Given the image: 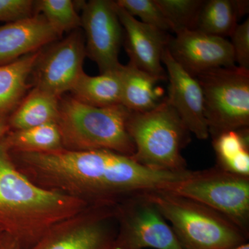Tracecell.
Returning <instances> with one entry per match:
<instances>
[{
	"label": "cell",
	"mask_w": 249,
	"mask_h": 249,
	"mask_svg": "<svg viewBox=\"0 0 249 249\" xmlns=\"http://www.w3.org/2000/svg\"><path fill=\"white\" fill-rule=\"evenodd\" d=\"M32 182L90 205H115L137 193L161 191L188 171L150 169L131 157L106 150L9 153Z\"/></svg>",
	"instance_id": "cell-1"
},
{
	"label": "cell",
	"mask_w": 249,
	"mask_h": 249,
	"mask_svg": "<svg viewBox=\"0 0 249 249\" xmlns=\"http://www.w3.org/2000/svg\"><path fill=\"white\" fill-rule=\"evenodd\" d=\"M90 206L32 182L18 170L0 142V229L19 249H29L49 229Z\"/></svg>",
	"instance_id": "cell-2"
},
{
	"label": "cell",
	"mask_w": 249,
	"mask_h": 249,
	"mask_svg": "<svg viewBox=\"0 0 249 249\" xmlns=\"http://www.w3.org/2000/svg\"><path fill=\"white\" fill-rule=\"evenodd\" d=\"M130 113L122 105L97 107L74 97L60 99L56 124L64 148L110 150L132 157L135 147L127 127Z\"/></svg>",
	"instance_id": "cell-3"
},
{
	"label": "cell",
	"mask_w": 249,
	"mask_h": 249,
	"mask_svg": "<svg viewBox=\"0 0 249 249\" xmlns=\"http://www.w3.org/2000/svg\"><path fill=\"white\" fill-rule=\"evenodd\" d=\"M184 249H231L248 242L234 223L207 206L168 192H145Z\"/></svg>",
	"instance_id": "cell-4"
},
{
	"label": "cell",
	"mask_w": 249,
	"mask_h": 249,
	"mask_svg": "<svg viewBox=\"0 0 249 249\" xmlns=\"http://www.w3.org/2000/svg\"><path fill=\"white\" fill-rule=\"evenodd\" d=\"M127 127L135 147L132 158L139 164L160 171L188 170L181 151L191 133L166 98L151 111L131 112Z\"/></svg>",
	"instance_id": "cell-5"
},
{
	"label": "cell",
	"mask_w": 249,
	"mask_h": 249,
	"mask_svg": "<svg viewBox=\"0 0 249 249\" xmlns=\"http://www.w3.org/2000/svg\"><path fill=\"white\" fill-rule=\"evenodd\" d=\"M162 191L200 203L227 217L249 237V177L225 171L217 166L190 171L169 183Z\"/></svg>",
	"instance_id": "cell-6"
},
{
	"label": "cell",
	"mask_w": 249,
	"mask_h": 249,
	"mask_svg": "<svg viewBox=\"0 0 249 249\" xmlns=\"http://www.w3.org/2000/svg\"><path fill=\"white\" fill-rule=\"evenodd\" d=\"M204 94V112L212 137L249 126V70L237 65L196 77Z\"/></svg>",
	"instance_id": "cell-7"
},
{
	"label": "cell",
	"mask_w": 249,
	"mask_h": 249,
	"mask_svg": "<svg viewBox=\"0 0 249 249\" xmlns=\"http://www.w3.org/2000/svg\"><path fill=\"white\" fill-rule=\"evenodd\" d=\"M115 249H184L145 193L127 196L114 207Z\"/></svg>",
	"instance_id": "cell-8"
},
{
	"label": "cell",
	"mask_w": 249,
	"mask_h": 249,
	"mask_svg": "<svg viewBox=\"0 0 249 249\" xmlns=\"http://www.w3.org/2000/svg\"><path fill=\"white\" fill-rule=\"evenodd\" d=\"M115 205H90L51 228L29 249H115Z\"/></svg>",
	"instance_id": "cell-9"
},
{
	"label": "cell",
	"mask_w": 249,
	"mask_h": 249,
	"mask_svg": "<svg viewBox=\"0 0 249 249\" xmlns=\"http://www.w3.org/2000/svg\"><path fill=\"white\" fill-rule=\"evenodd\" d=\"M80 20L85 34L86 53L96 62L101 73L119 70L124 30L115 1L91 0L85 3Z\"/></svg>",
	"instance_id": "cell-10"
},
{
	"label": "cell",
	"mask_w": 249,
	"mask_h": 249,
	"mask_svg": "<svg viewBox=\"0 0 249 249\" xmlns=\"http://www.w3.org/2000/svg\"><path fill=\"white\" fill-rule=\"evenodd\" d=\"M86 55L84 37L79 31H72L41 55L35 67L36 88L58 98L71 91L84 72Z\"/></svg>",
	"instance_id": "cell-11"
},
{
	"label": "cell",
	"mask_w": 249,
	"mask_h": 249,
	"mask_svg": "<svg viewBox=\"0 0 249 249\" xmlns=\"http://www.w3.org/2000/svg\"><path fill=\"white\" fill-rule=\"evenodd\" d=\"M168 49L175 61L195 78L215 69L235 66L231 45L225 37L184 29L170 37Z\"/></svg>",
	"instance_id": "cell-12"
},
{
	"label": "cell",
	"mask_w": 249,
	"mask_h": 249,
	"mask_svg": "<svg viewBox=\"0 0 249 249\" xmlns=\"http://www.w3.org/2000/svg\"><path fill=\"white\" fill-rule=\"evenodd\" d=\"M161 61L166 67L169 80L166 101L190 133L200 140L207 139L210 134L205 116L204 94L199 81L175 61L168 47L163 52Z\"/></svg>",
	"instance_id": "cell-13"
},
{
	"label": "cell",
	"mask_w": 249,
	"mask_h": 249,
	"mask_svg": "<svg viewBox=\"0 0 249 249\" xmlns=\"http://www.w3.org/2000/svg\"><path fill=\"white\" fill-rule=\"evenodd\" d=\"M116 5V14L125 35V48L129 63L163 80L168 79L161 58L170 37L167 32L144 24L120 6Z\"/></svg>",
	"instance_id": "cell-14"
},
{
	"label": "cell",
	"mask_w": 249,
	"mask_h": 249,
	"mask_svg": "<svg viewBox=\"0 0 249 249\" xmlns=\"http://www.w3.org/2000/svg\"><path fill=\"white\" fill-rule=\"evenodd\" d=\"M60 37L40 14L1 26L0 65L37 52Z\"/></svg>",
	"instance_id": "cell-15"
},
{
	"label": "cell",
	"mask_w": 249,
	"mask_h": 249,
	"mask_svg": "<svg viewBox=\"0 0 249 249\" xmlns=\"http://www.w3.org/2000/svg\"><path fill=\"white\" fill-rule=\"evenodd\" d=\"M121 105L130 112L143 113L157 107L164 98L158 85L163 80L132 64L121 65Z\"/></svg>",
	"instance_id": "cell-16"
},
{
	"label": "cell",
	"mask_w": 249,
	"mask_h": 249,
	"mask_svg": "<svg viewBox=\"0 0 249 249\" xmlns=\"http://www.w3.org/2000/svg\"><path fill=\"white\" fill-rule=\"evenodd\" d=\"M41 55L42 52L39 50L0 65V119H6L22 102L28 88V78Z\"/></svg>",
	"instance_id": "cell-17"
},
{
	"label": "cell",
	"mask_w": 249,
	"mask_h": 249,
	"mask_svg": "<svg viewBox=\"0 0 249 249\" xmlns=\"http://www.w3.org/2000/svg\"><path fill=\"white\" fill-rule=\"evenodd\" d=\"M249 1L208 0L201 5L193 30L224 37L231 35L237 20L248 13Z\"/></svg>",
	"instance_id": "cell-18"
},
{
	"label": "cell",
	"mask_w": 249,
	"mask_h": 249,
	"mask_svg": "<svg viewBox=\"0 0 249 249\" xmlns=\"http://www.w3.org/2000/svg\"><path fill=\"white\" fill-rule=\"evenodd\" d=\"M60 99L35 87L11 114L8 120L10 130L56 124Z\"/></svg>",
	"instance_id": "cell-19"
},
{
	"label": "cell",
	"mask_w": 249,
	"mask_h": 249,
	"mask_svg": "<svg viewBox=\"0 0 249 249\" xmlns=\"http://www.w3.org/2000/svg\"><path fill=\"white\" fill-rule=\"evenodd\" d=\"M120 68L96 76H89L83 72L71 91L73 97L93 107L121 105Z\"/></svg>",
	"instance_id": "cell-20"
},
{
	"label": "cell",
	"mask_w": 249,
	"mask_h": 249,
	"mask_svg": "<svg viewBox=\"0 0 249 249\" xmlns=\"http://www.w3.org/2000/svg\"><path fill=\"white\" fill-rule=\"evenodd\" d=\"M213 146L221 169L249 177V131L247 128L227 131L213 137Z\"/></svg>",
	"instance_id": "cell-21"
},
{
	"label": "cell",
	"mask_w": 249,
	"mask_h": 249,
	"mask_svg": "<svg viewBox=\"0 0 249 249\" xmlns=\"http://www.w3.org/2000/svg\"><path fill=\"white\" fill-rule=\"evenodd\" d=\"M1 143L9 153L48 152L64 148L61 134L56 124L10 130Z\"/></svg>",
	"instance_id": "cell-22"
},
{
	"label": "cell",
	"mask_w": 249,
	"mask_h": 249,
	"mask_svg": "<svg viewBox=\"0 0 249 249\" xmlns=\"http://www.w3.org/2000/svg\"><path fill=\"white\" fill-rule=\"evenodd\" d=\"M35 9L60 36L81 27L80 16L71 0H40L35 1Z\"/></svg>",
	"instance_id": "cell-23"
},
{
	"label": "cell",
	"mask_w": 249,
	"mask_h": 249,
	"mask_svg": "<svg viewBox=\"0 0 249 249\" xmlns=\"http://www.w3.org/2000/svg\"><path fill=\"white\" fill-rule=\"evenodd\" d=\"M174 33L193 30L204 1L201 0H156Z\"/></svg>",
	"instance_id": "cell-24"
},
{
	"label": "cell",
	"mask_w": 249,
	"mask_h": 249,
	"mask_svg": "<svg viewBox=\"0 0 249 249\" xmlns=\"http://www.w3.org/2000/svg\"><path fill=\"white\" fill-rule=\"evenodd\" d=\"M116 3L134 18L138 17L144 24L165 32L172 31L169 22L156 0H118Z\"/></svg>",
	"instance_id": "cell-25"
},
{
	"label": "cell",
	"mask_w": 249,
	"mask_h": 249,
	"mask_svg": "<svg viewBox=\"0 0 249 249\" xmlns=\"http://www.w3.org/2000/svg\"><path fill=\"white\" fill-rule=\"evenodd\" d=\"M230 36L235 61L238 64L237 67L249 70V18L242 24H237Z\"/></svg>",
	"instance_id": "cell-26"
},
{
	"label": "cell",
	"mask_w": 249,
	"mask_h": 249,
	"mask_svg": "<svg viewBox=\"0 0 249 249\" xmlns=\"http://www.w3.org/2000/svg\"><path fill=\"white\" fill-rule=\"evenodd\" d=\"M32 0H0V22H14L32 16Z\"/></svg>",
	"instance_id": "cell-27"
},
{
	"label": "cell",
	"mask_w": 249,
	"mask_h": 249,
	"mask_svg": "<svg viewBox=\"0 0 249 249\" xmlns=\"http://www.w3.org/2000/svg\"><path fill=\"white\" fill-rule=\"evenodd\" d=\"M1 249H19V245L16 241L9 235H5Z\"/></svg>",
	"instance_id": "cell-28"
},
{
	"label": "cell",
	"mask_w": 249,
	"mask_h": 249,
	"mask_svg": "<svg viewBox=\"0 0 249 249\" xmlns=\"http://www.w3.org/2000/svg\"><path fill=\"white\" fill-rule=\"evenodd\" d=\"M10 131L7 119H0V142Z\"/></svg>",
	"instance_id": "cell-29"
},
{
	"label": "cell",
	"mask_w": 249,
	"mask_h": 249,
	"mask_svg": "<svg viewBox=\"0 0 249 249\" xmlns=\"http://www.w3.org/2000/svg\"><path fill=\"white\" fill-rule=\"evenodd\" d=\"M5 235H6V234L0 229V249H2L3 242H4Z\"/></svg>",
	"instance_id": "cell-30"
},
{
	"label": "cell",
	"mask_w": 249,
	"mask_h": 249,
	"mask_svg": "<svg viewBox=\"0 0 249 249\" xmlns=\"http://www.w3.org/2000/svg\"><path fill=\"white\" fill-rule=\"evenodd\" d=\"M231 249H249V242H246V243L243 244V245H241L238 246V247H236L235 248Z\"/></svg>",
	"instance_id": "cell-31"
}]
</instances>
